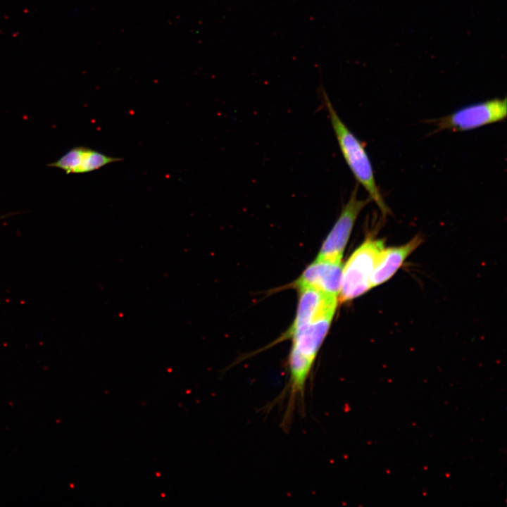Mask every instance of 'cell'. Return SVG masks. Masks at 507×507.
<instances>
[{"label":"cell","mask_w":507,"mask_h":507,"mask_svg":"<svg viewBox=\"0 0 507 507\" xmlns=\"http://www.w3.org/2000/svg\"><path fill=\"white\" fill-rule=\"evenodd\" d=\"M324 102L341 153L358 183L368 192L369 198L378 206L383 215L389 213L374 175L372 163L363 143L342 120L323 92Z\"/></svg>","instance_id":"obj_1"},{"label":"cell","mask_w":507,"mask_h":507,"mask_svg":"<svg viewBox=\"0 0 507 507\" xmlns=\"http://www.w3.org/2000/svg\"><path fill=\"white\" fill-rule=\"evenodd\" d=\"M384 248L382 239L368 237L353 252L342 268L338 296L341 302L357 298L371 289V275Z\"/></svg>","instance_id":"obj_2"},{"label":"cell","mask_w":507,"mask_h":507,"mask_svg":"<svg viewBox=\"0 0 507 507\" xmlns=\"http://www.w3.org/2000/svg\"><path fill=\"white\" fill-rule=\"evenodd\" d=\"M506 114V99H494L464 106L432 121L437 131L463 132L501 121Z\"/></svg>","instance_id":"obj_3"},{"label":"cell","mask_w":507,"mask_h":507,"mask_svg":"<svg viewBox=\"0 0 507 507\" xmlns=\"http://www.w3.org/2000/svg\"><path fill=\"white\" fill-rule=\"evenodd\" d=\"M371 201L358 198V187L351 192L339 218L323 242L316 260L341 261L355 222L363 208Z\"/></svg>","instance_id":"obj_4"},{"label":"cell","mask_w":507,"mask_h":507,"mask_svg":"<svg viewBox=\"0 0 507 507\" xmlns=\"http://www.w3.org/2000/svg\"><path fill=\"white\" fill-rule=\"evenodd\" d=\"M342 274L341 261L315 260L303 272L294 286L311 287L325 294L339 296Z\"/></svg>","instance_id":"obj_5"},{"label":"cell","mask_w":507,"mask_h":507,"mask_svg":"<svg viewBox=\"0 0 507 507\" xmlns=\"http://www.w3.org/2000/svg\"><path fill=\"white\" fill-rule=\"evenodd\" d=\"M121 158L107 156L92 149L77 146L65 152L47 166L56 168L66 174H82L92 172Z\"/></svg>","instance_id":"obj_6"},{"label":"cell","mask_w":507,"mask_h":507,"mask_svg":"<svg viewBox=\"0 0 507 507\" xmlns=\"http://www.w3.org/2000/svg\"><path fill=\"white\" fill-rule=\"evenodd\" d=\"M299 290V301L295 319L287 332L324 315L334 314L338 297L311 287Z\"/></svg>","instance_id":"obj_7"},{"label":"cell","mask_w":507,"mask_h":507,"mask_svg":"<svg viewBox=\"0 0 507 507\" xmlns=\"http://www.w3.org/2000/svg\"><path fill=\"white\" fill-rule=\"evenodd\" d=\"M423 239L414 237L408 243L394 247L384 248L373 271L371 288L389 280L402 265L406 259L421 244Z\"/></svg>","instance_id":"obj_8"}]
</instances>
